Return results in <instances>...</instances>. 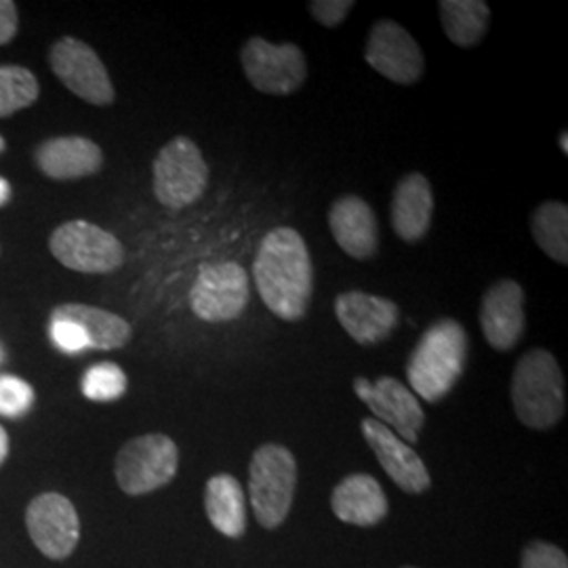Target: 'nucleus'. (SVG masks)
Segmentation results:
<instances>
[{
	"label": "nucleus",
	"instance_id": "f8f14e48",
	"mask_svg": "<svg viewBox=\"0 0 568 568\" xmlns=\"http://www.w3.org/2000/svg\"><path fill=\"white\" fill-rule=\"evenodd\" d=\"M365 60L375 72L396 84H415L424 77L426 58L400 23L379 20L373 23L366 41Z\"/></svg>",
	"mask_w": 568,
	"mask_h": 568
},
{
	"label": "nucleus",
	"instance_id": "c85d7f7f",
	"mask_svg": "<svg viewBox=\"0 0 568 568\" xmlns=\"http://www.w3.org/2000/svg\"><path fill=\"white\" fill-rule=\"evenodd\" d=\"M523 568H568L567 554L551 544L535 541L523 551Z\"/></svg>",
	"mask_w": 568,
	"mask_h": 568
},
{
	"label": "nucleus",
	"instance_id": "423d86ee",
	"mask_svg": "<svg viewBox=\"0 0 568 568\" xmlns=\"http://www.w3.org/2000/svg\"><path fill=\"white\" fill-rule=\"evenodd\" d=\"M180 466L178 445L164 434L129 440L116 457V483L126 495H145L169 485Z\"/></svg>",
	"mask_w": 568,
	"mask_h": 568
},
{
	"label": "nucleus",
	"instance_id": "6e6552de",
	"mask_svg": "<svg viewBox=\"0 0 568 568\" xmlns=\"http://www.w3.org/2000/svg\"><path fill=\"white\" fill-rule=\"evenodd\" d=\"M49 248L61 265L82 274H110L124 262L121 241L89 222L60 225L49 239Z\"/></svg>",
	"mask_w": 568,
	"mask_h": 568
},
{
	"label": "nucleus",
	"instance_id": "4be33fe9",
	"mask_svg": "<svg viewBox=\"0 0 568 568\" xmlns=\"http://www.w3.org/2000/svg\"><path fill=\"white\" fill-rule=\"evenodd\" d=\"M204 508L211 525L225 537H241L246 528V506L241 483L230 476H213L204 490Z\"/></svg>",
	"mask_w": 568,
	"mask_h": 568
},
{
	"label": "nucleus",
	"instance_id": "412c9836",
	"mask_svg": "<svg viewBox=\"0 0 568 568\" xmlns=\"http://www.w3.org/2000/svg\"><path fill=\"white\" fill-rule=\"evenodd\" d=\"M51 318H61L77 323L84 331L89 347L93 349H116L129 344L133 328L114 312L84 304L58 305L51 312Z\"/></svg>",
	"mask_w": 568,
	"mask_h": 568
},
{
	"label": "nucleus",
	"instance_id": "9d476101",
	"mask_svg": "<svg viewBox=\"0 0 568 568\" xmlns=\"http://www.w3.org/2000/svg\"><path fill=\"white\" fill-rule=\"evenodd\" d=\"M49 63L65 89L93 105L114 102V84L100 60L87 42L65 37L51 47Z\"/></svg>",
	"mask_w": 568,
	"mask_h": 568
},
{
	"label": "nucleus",
	"instance_id": "393cba45",
	"mask_svg": "<svg viewBox=\"0 0 568 568\" xmlns=\"http://www.w3.org/2000/svg\"><path fill=\"white\" fill-rule=\"evenodd\" d=\"M37 77L23 65H0V119L30 108L39 100Z\"/></svg>",
	"mask_w": 568,
	"mask_h": 568
},
{
	"label": "nucleus",
	"instance_id": "2eb2a0df",
	"mask_svg": "<svg viewBox=\"0 0 568 568\" xmlns=\"http://www.w3.org/2000/svg\"><path fill=\"white\" fill-rule=\"evenodd\" d=\"M480 326L493 349H514L527 328L525 288L509 278L488 286L480 304Z\"/></svg>",
	"mask_w": 568,
	"mask_h": 568
},
{
	"label": "nucleus",
	"instance_id": "7c9ffc66",
	"mask_svg": "<svg viewBox=\"0 0 568 568\" xmlns=\"http://www.w3.org/2000/svg\"><path fill=\"white\" fill-rule=\"evenodd\" d=\"M18 23V4L11 0H0V44H7L16 39Z\"/></svg>",
	"mask_w": 568,
	"mask_h": 568
},
{
	"label": "nucleus",
	"instance_id": "ddd939ff",
	"mask_svg": "<svg viewBox=\"0 0 568 568\" xmlns=\"http://www.w3.org/2000/svg\"><path fill=\"white\" fill-rule=\"evenodd\" d=\"M32 541L44 556L61 560L70 556L81 537V523L74 506L58 493L39 495L26 514Z\"/></svg>",
	"mask_w": 568,
	"mask_h": 568
},
{
	"label": "nucleus",
	"instance_id": "f3484780",
	"mask_svg": "<svg viewBox=\"0 0 568 568\" xmlns=\"http://www.w3.org/2000/svg\"><path fill=\"white\" fill-rule=\"evenodd\" d=\"M328 227L335 243L344 248L352 260L366 262L377 253L379 225L371 204L361 196L347 194L331 204Z\"/></svg>",
	"mask_w": 568,
	"mask_h": 568
},
{
	"label": "nucleus",
	"instance_id": "f257e3e1",
	"mask_svg": "<svg viewBox=\"0 0 568 568\" xmlns=\"http://www.w3.org/2000/svg\"><path fill=\"white\" fill-rule=\"evenodd\" d=\"M253 281L274 316L286 323L304 318L314 293V265L295 227L283 225L265 234L253 262Z\"/></svg>",
	"mask_w": 568,
	"mask_h": 568
},
{
	"label": "nucleus",
	"instance_id": "a211bd4d",
	"mask_svg": "<svg viewBox=\"0 0 568 568\" xmlns=\"http://www.w3.org/2000/svg\"><path fill=\"white\" fill-rule=\"evenodd\" d=\"M434 217V192L426 175L406 173L392 194L389 220L396 236L405 243H419Z\"/></svg>",
	"mask_w": 568,
	"mask_h": 568
},
{
	"label": "nucleus",
	"instance_id": "cd10ccee",
	"mask_svg": "<svg viewBox=\"0 0 568 568\" xmlns=\"http://www.w3.org/2000/svg\"><path fill=\"white\" fill-rule=\"evenodd\" d=\"M49 335H51L53 344L58 345L65 354H79L89 347V339H87L84 331L77 323H70V321L51 318Z\"/></svg>",
	"mask_w": 568,
	"mask_h": 568
},
{
	"label": "nucleus",
	"instance_id": "9b49d317",
	"mask_svg": "<svg viewBox=\"0 0 568 568\" xmlns=\"http://www.w3.org/2000/svg\"><path fill=\"white\" fill-rule=\"evenodd\" d=\"M356 396L373 410V419L389 427L403 443L415 445L426 424L417 396L394 377H379L375 384L365 377L354 379Z\"/></svg>",
	"mask_w": 568,
	"mask_h": 568
},
{
	"label": "nucleus",
	"instance_id": "e433bc0d",
	"mask_svg": "<svg viewBox=\"0 0 568 568\" xmlns=\"http://www.w3.org/2000/svg\"><path fill=\"white\" fill-rule=\"evenodd\" d=\"M408 568H410V567H408Z\"/></svg>",
	"mask_w": 568,
	"mask_h": 568
},
{
	"label": "nucleus",
	"instance_id": "4468645a",
	"mask_svg": "<svg viewBox=\"0 0 568 568\" xmlns=\"http://www.w3.org/2000/svg\"><path fill=\"white\" fill-rule=\"evenodd\" d=\"M335 316L356 344L377 345L396 331L400 307L379 295L345 291L335 300Z\"/></svg>",
	"mask_w": 568,
	"mask_h": 568
},
{
	"label": "nucleus",
	"instance_id": "aec40b11",
	"mask_svg": "<svg viewBox=\"0 0 568 568\" xmlns=\"http://www.w3.org/2000/svg\"><path fill=\"white\" fill-rule=\"evenodd\" d=\"M331 506L335 516L347 525L371 527L386 518L387 497L373 476L352 474L333 490Z\"/></svg>",
	"mask_w": 568,
	"mask_h": 568
},
{
	"label": "nucleus",
	"instance_id": "f03ea898",
	"mask_svg": "<svg viewBox=\"0 0 568 568\" xmlns=\"http://www.w3.org/2000/svg\"><path fill=\"white\" fill-rule=\"evenodd\" d=\"M469 352L466 326L440 318L427 326L406 363L413 392L426 403H438L464 375Z\"/></svg>",
	"mask_w": 568,
	"mask_h": 568
},
{
	"label": "nucleus",
	"instance_id": "5701e85b",
	"mask_svg": "<svg viewBox=\"0 0 568 568\" xmlns=\"http://www.w3.org/2000/svg\"><path fill=\"white\" fill-rule=\"evenodd\" d=\"M445 34L453 44L471 49L485 39L490 9L485 0H443L438 4Z\"/></svg>",
	"mask_w": 568,
	"mask_h": 568
},
{
	"label": "nucleus",
	"instance_id": "2f4dec72",
	"mask_svg": "<svg viewBox=\"0 0 568 568\" xmlns=\"http://www.w3.org/2000/svg\"><path fill=\"white\" fill-rule=\"evenodd\" d=\"M7 455H9V436H7V432L0 427V464L7 459Z\"/></svg>",
	"mask_w": 568,
	"mask_h": 568
},
{
	"label": "nucleus",
	"instance_id": "6ab92c4d",
	"mask_svg": "<svg viewBox=\"0 0 568 568\" xmlns=\"http://www.w3.org/2000/svg\"><path fill=\"white\" fill-rule=\"evenodd\" d=\"M37 164L51 180H81L103 166L102 148L87 138H53L37 150Z\"/></svg>",
	"mask_w": 568,
	"mask_h": 568
},
{
	"label": "nucleus",
	"instance_id": "72a5a7b5",
	"mask_svg": "<svg viewBox=\"0 0 568 568\" xmlns=\"http://www.w3.org/2000/svg\"><path fill=\"white\" fill-rule=\"evenodd\" d=\"M560 150H562V154H568V131H562L560 133Z\"/></svg>",
	"mask_w": 568,
	"mask_h": 568
},
{
	"label": "nucleus",
	"instance_id": "f704fd0d",
	"mask_svg": "<svg viewBox=\"0 0 568 568\" xmlns=\"http://www.w3.org/2000/svg\"><path fill=\"white\" fill-rule=\"evenodd\" d=\"M2 150H4V140L0 138V152H2Z\"/></svg>",
	"mask_w": 568,
	"mask_h": 568
},
{
	"label": "nucleus",
	"instance_id": "c756f323",
	"mask_svg": "<svg viewBox=\"0 0 568 568\" xmlns=\"http://www.w3.org/2000/svg\"><path fill=\"white\" fill-rule=\"evenodd\" d=\"M354 7V0H314L307 4V11L325 28H337Z\"/></svg>",
	"mask_w": 568,
	"mask_h": 568
},
{
	"label": "nucleus",
	"instance_id": "1a4fd4ad",
	"mask_svg": "<svg viewBox=\"0 0 568 568\" xmlns=\"http://www.w3.org/2000/svg\"><path fill=\"white\" fill-rule=\"evenodd\" d=\"M251 302V281L236 262L204 265L190 288V307L206 323H227L243 316Z\"/></svg>",
	"mask_w": 568,
	"mask_h": 568
},
{
	"label": "nucleus",
	"instance_id": "39448f33",
	"mask_svg": "<svg viewBox=\"0 0 568 568\" xmlns=\"http://www.w3.org/2000/svg\"><path fill=\"white\" fill-rule=\"evenodd\" d=\"M154 194L159 203L180 211L196 203L209 185V164L190 138H173L152 164Z\"/></svg>",
	"mask_w": 568,
	"mask_h": 568
},
{
	"label": "nucleus",
	"instance_id": "dca6fc26",
	"mask_svg": "<svg viewBox=\"0 0 568 568\" xmlns=\"http://www.w3.org/2000/svg\"><path fill=\"white\" fill-rule=\"evenodd\" d=\"M363 434L368 447L373 448L387 476L406 490V493H424L432 485L429 471L422 457L403 443L389 427L379 424L373 417L363 419Z\"/></svg>",
	"mask_w": 568,
	"mask_h": 568
},
{
	"label": "nucleus",
	"instance_id": "20e7f679",
	"mask_svg": "<svg viewBox=\"0 0 568 568\" xmlns=\"http://www.w3.org/2000/svg\"><path fill=\"white\" fill-rule=\"evenodd\" d=\"M297 485V462L283 445L267 443L253 453L248 467V497L260 525H283Z\"/></svg>",
	"mask_w": 568,
	"mask_h": 568
},
{
	"label": "nucleus",
	"instance_id": "bb28decb",
	"mask_svg": "<svg viewBox=\"0 0 568 568\" xmlns=\"http://www.w3.org/2000/svg\"><path fill=\"white\" fill-rule=\"evenodd\" d=\"M34 405V389L13 375H0V415L21 417Z\"/></svg>",
	"mask_w": 568,
	"mask_h": 568
},
{
	"label": "nucleus",
	"instance_id": "a878e982",
	"mask_svg": "<svg viewBox=\"0 0 568 568\" xmlns=\"http://www.w3.org/2000/svg\"><path fill=\"white\" fill-rule=\"evenodd\" d=\"M126 392V375L114 363L91 366L82 377V394L95 403H110Z\"/></svg>",
	"mask_w": 568,
	"mask_h": 568
},
{
	"label": "nucleus",
	"instance_id": "b1692460",
	"mask_svg": "<svg viewBox=\"0 0 568 568\" xmlns=\"http://www.w3.org/2000/svg\"><path fill=\"white\" fill-rule=\"evenodd\" d=\"M530 230L537 246L560 265L568 264V206L558 201L539 204L532 213Z\"/></svg>",
	"mask_w": 568,
	"mask_h": 568
},
{
	"label": "nucleus",
	"instance_id": "473e14b6",
	"mask_svg": "<svg viewBox=\"0 0 568 568\" xmlns=\"http://www.w3.org/2000/svg\"><path fill=\"white\" fill-rule=\"evenodd\" d=\"M9 196H11V185L0 178V206L9 201Z\"/></svg>",
	"mask_w": 568,
	"mask_h": 568
},
{
	"label": "nucleus",
	"instance_id": "0eeeda50",
	"mask_svg": "<svg viewBox=\"0 0 568 568\" xmlns=\"http://www.w3.org/2000/svg\"><path fill=\"white\" fill-rule=\"evenodd\" d=\"M241 63L246 81L265 95H291L307 79V61L295 42L274 44L253 37L241 51Z\"/></svg>",
	"mask_w": 568,
	"mask_h": 568
},
{
	"label": "nucleus",
	"instance_id": "7ed1b4c3",
	"mask_svg": "<svg viewBox=\"0 0 568 568\" xmlns=\"http://www.w3.org/2000/svg\"><path fill=\"white\" fill-rule=\"evenodd\" d=\"M511 403L518 419L530 429H549L565 417V375L548 349H530L518 361Z\"/></svg>",
	"mask_w": 568,
	"mask_h": 568
},
{
	"label": "nucleus",
	"instance_id": "c9c22d12",
	"mask_svg": "<svg viewBox=\"0 0 568 568\" xmlns=\"http://www.w3.org/2000/svg\"><path fill=\"white\" fill-rule=\"evenodd\" d=\"M0 358H2V352H0Z\"/></svg>",
	"mask_w": 568,
	"mask_h": 568
}]
</instances>
